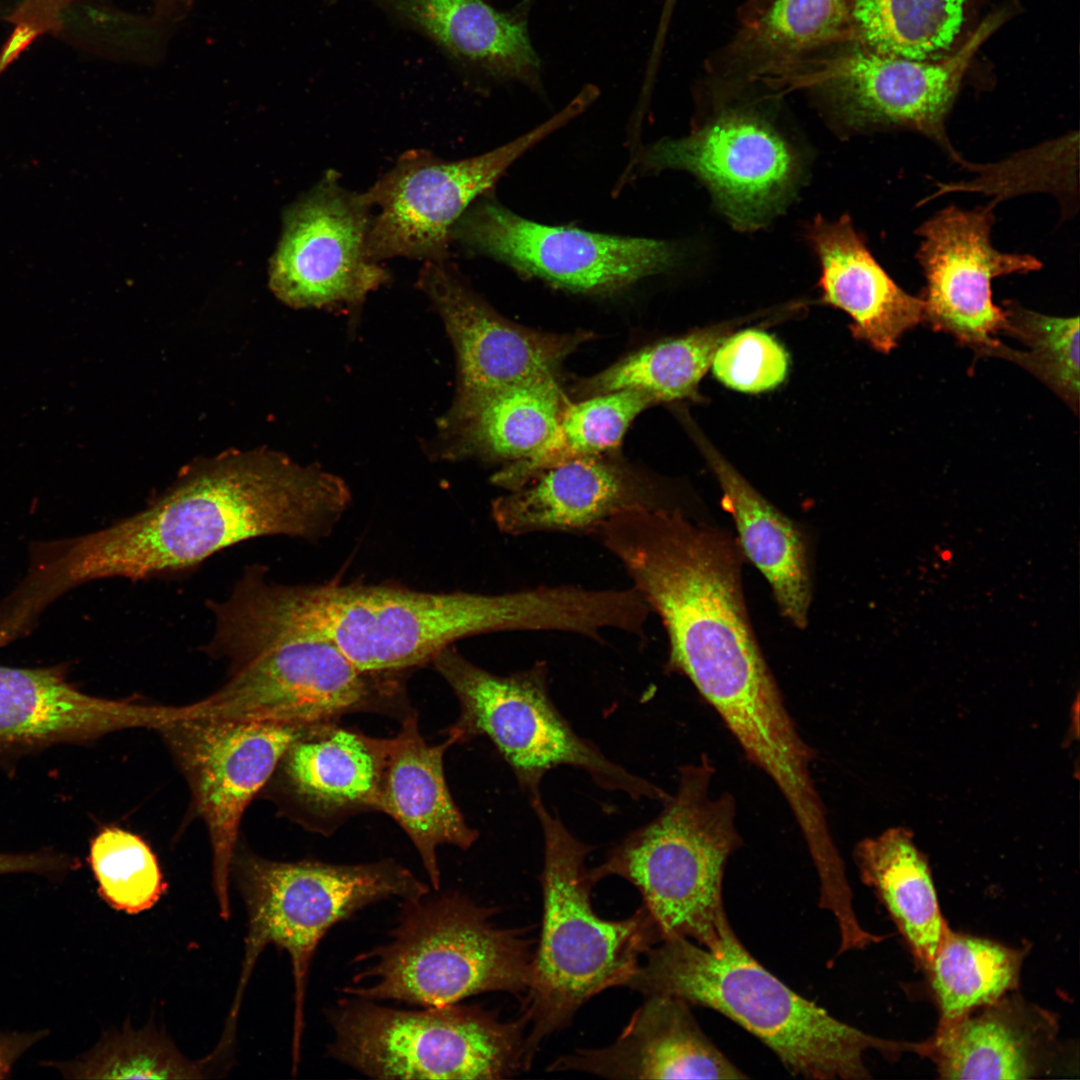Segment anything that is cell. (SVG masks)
Listing matches in <instances>:
<instances>
[{
    "label": "cell",
    "mask_w": 1080,
    "mask_h": 1080,
    "mask_svg": "<svg viewBox=\"0 0 1080 1080\" xmlns=\"http://www.w3.org/2000/svg\"><path fill=\"white\" fill-rule=\"evenodd\" d=\"M352 504L338 475L261 448L185 467L147 506L95 532L33 543L23 589L39 608L105 578L144 580L191 570L264 536L327 538Z\"/></svg>",
    "instance_id": "1"
},
{
    "label": "cell",
    "mask_w": 1080,
    "mask_h": 1080,
    "mask_svg": "<svg viewBox=\"0 0 1080 1080\" xmlns=\"http://www.w3.org/2000/svg\"><path fill=\"white\" fill-rule=\"evenodd\" d=\"M243 598L258 614L327 637L366 672H402L475 635L573 633L583 617L580 594L568 584L497 594L428 592L387 584H278L259 570L246 578Z\"/></svg>",
    "instance_id": "2"
},
{
    "label": "cell",
    "mask_w": 1080,
    "mask_h": 1080,
    "mask_svg": "<svg viewBox=\"0 0 1080 1080\" xmlns=\"http://www.w3.org/2000/svg\"><path fill=\"white\" fill-rule=\"evenodd\" d=\"M626 986L710 1008L765 1044L794 1076L819 1080L871 1077L864 1057L920 1054L923 1043L894 1041L842 1022L767 970L729 929L716 948L671 936L650 948Z\"/></svg>",
    "instance_id": "3"
},
{
    "label": "cell",
    "mask_w": 1080,
    "mask_h": 1080,
    "mask_svg": "<svg viewBox=\"0 0 1080 1080\" xmlns=\"http://www.w3.org/2000/svg\"><path fill=\"white\" fill-rule=\"evenodd\" d=\"M543 834L540 883L542 928L534 951L529 984L522 998L529 1032L528 1070L542 1043L570 1025L589 999L606 989L626 986L640 959L663 937L641 905L621 920L601 918L593 909L595 883L587 867L592 846L576 838L551 813L541 795L530 799Z\"/></svg>",
    "instance_id": "4"
},
{
    "label": "cell",
    "mask_w": 1080,
    "mask_h": 1080,
    "mask_svg": "<svg viewBox=\"0 0 1080 1080\" xmlns=\"http://www.w3.org/2000/svg\"><path fill=\"white\" fill-rule=\"evenodd\" d=\"M214 633L207 652L229 660L225 683L185 705L186 717L260 719L313 725L385 702L398 672L357 668L327 637L229 600L208 602Z\"/></svg>",
    "instance_id": "5"
},
{
    "label": "cell",
    "mask_w": 1080,
    "mask_h": 1080,
    "mask_svg": "<svg viewBox=\"0 0 1080 1080\" xmlns=\"http://www.w3.org/2000/svg\"><path fill=\"white\" fill-rule=\"evenodd\" d=\"M714 772L706 754L680 767L677 789L662 811L590 868L595 884L617 876L634 885L663 939L683 937L707 949L716 948L732 928L723 905V877L730 856L743 844L732 794H709Z\"/></svg>",
    "instance_id": "6"
},
{
    "label": "cell",
    "mask_w": 1080,
    "mask_h": 1080,
    "mask_svg": "<svg viewBox=\"0 0 1080 1080\" xmlns=\"http://www.w3.org/2000/svg\"><path fill=\"white\" fill-rule=\"evenodd\" d=\"M426 897L403 901L389 941L356 959L370 965L346 995L439 1007L485 992L524 994L534 955L527 929L496 926L495 908L458 892Z\"/></svg>",
    "instance_id": "7"
},
{
    "label": "cell",
    "mask_w": 1080,
    "mask_h": 1080,
    "mask_svg": "<svg viewBox=\"0 0 1080 1080\" xmlns=\"http://www.w3.org/2000/svg\"><path fill=\"white\" fill-rule=\"evenodd\" d=\"M238 880L248 926L245 954L226 1025L234 1028L243 993L262 951L273 944L291 960L294 979L292 1071L300 1060L308 971L317 946L340 921L370 904L397 897L413 901L429 887L394 860L338 865L314 860H238Z\"/></svg>",
    "instance_id": "8"
},
{
    "label": "cell",
    "mask_w": 1080,
    "mask_h": 1080,
    "mask_svg": "<svg viewBox=\"0 0 1080 1080\" xmlns=\"http://www.w3.org/2000/svg\"><path fill=\"white\" fill-rule=\"evenodd\" d=\"M328 1055L377 1079H504L525 1068L528 1023L477 1006L401 1010L349 996L326 1011Z\"/></svg>",
    "instance_id": "9"
},
{
    "label": "cell",
    "mask_w": 1080,
    "mask_h": 1080,
    "mask_svg": "<svg viewBox=\"0 0 1080 1080\" xmlns=\"http://www.w3.org/2000/svg\"><path fill=\"white\" fill-rule=\"evenodd\" d=\"M431 663L460 704V716L449 735L456 743L487 737L529 800L541 795L540 784L547 772L560 766L581 769L601 788L624 792L634 800L648 798L663 804L670 798L665 790L607 758L573 729L550 695L544 661L498 675L450 645Z\"/></svg>",
    "instance_id": "10"
},
{
    "label": "cell",
    "mask_w": 1080,
    "mask_h": 1080,
    "mask_svg": "<svg viewBox=\"0 0 1080 1080\" xmlns=\"http://www.w3.org/2000/svg\"><path fill=\"white\" fill-rule=\"evenodd\" d=\"M1007 13L989 15L950 54L934 60L882 55L856 46L824 59L788 60L767 68L761 80L775 89L814 88L829 96L852 131L909 129L935 141L971 171L953 148L946 118L979 48Z\"/></svg>",
    "instance_id": "11"
},
{
    "label": "cell",
    "mask_w": 1080,
    "mask_h": 1080,
    "mask_svg": "<svg viewBox=\"0 0 1080 1080\" xmlns=\"http://www.w3.org/2000/svg\"><path fill=\"white\" fill-rule=\"evenodd\" d=\"M587 108L575 97L562 111L495 150L447 161L424 149L403 153L392 169L363 192L370 210V260L406 257L448 260L451 232L464 212L528 149Z\"/></svg>",
    "instance_id": "12"
},
{
    "label": "cell",
    "mask_w": 1080,
    "mask_h": 1080,
    "mask_svg": "<svg viewBox=\"0 0 1080 1080\" xmlns=\"http://www.w3.org/2000/svg\"><path fill=\"white\" fill-rule=\"evenodd\" d=\"M314 725V724H313ZM311 725L260 719L182 717L159 729L190 786L212 850L220 915L230 916L229 880L243 814Z\"/></svg>",
    "instance_id": "13"
},
{
    "label": "cell",
    "mask_w": 1080,
    "mask_h": 1080,
    "mask_svg": "<svg viewBox=\"0 0 1080 1080\" xmlns=\"http://www.w3.org/2000/svg\"><path fill=\"white\" fill-rule=\"evenodd\" d=\"M452 241L523 273L584 293H611L674 267L682 250L670 241L542 225L499 204H472Z\"/></svg>",
    "instance_id": "14"
},
{
    "label": "cell",
    "mask_w": 1080,
    "mask_h": 1080,
    "mask_svg": "<svg viewBox=\"0 0 1080 1080\" xmlns=\"http://www.w3.org/2000/svg\"><path fill=\"white\" fill-rule=\"evenodd\" d=\"M370 210L328 171L284 214L269 285L293 308L357 307L390 275L366 253Z\"/></svg>",
    "instance_id": "15"
},
{
    "label": "cell",
    "mask_w": 1080,
    "mask_h": 1080,
    "mask_svg": "<svg viewBox=\"0 0 1080 1080\" xmlns=\"http://www.w3.org/2000/svg\"><path fill=\"white\" fill-rule=\"evenodd\" d=\"M654 170L679 169L709 189L737 229L757 230L791 201L801 176L798 151L752 110L727 109L680 139H663L643 156Z\"/></svg>",
    "instance_id": "16"
},
{
    "label": "cell",
    "mask_w": 1080,
    "mask_h": 1080,
    "mask_svg": "<svg viewBox=\"0 0 1080 1080\" xmlns=\"http://www.w3.org/2000/svg\"><path fill=\"white\" fill-rule=\"evenodd\" d=\"M995 203L973 210L949 206L916 230V258L926 279L924 320L961 344L991 356L1006 331V313L992 301L996 277L1041 268L1032 255L1003 253L990 240Z\"/></svg>",
    "instance_id": "17"
},
{
    "label": "cell",
    "mask_w": 1080,
    "mask_h": 1080,
    "mask_svg": "<svg viewBox=\"0 0 1080 1080\" xmlns=\"http://www.w3.org/2000/svg\"><path fill=\"white\" fill-rule=\"evenodd\" d=\"M417 287L442 320L454 348L457 388L493 389L558 376L564 360L592 334H557L520 326L492 309L444 261H426Z\"/></svg>",
    "instance_id": "18"
},
{
    "label": "cell",
    "mask_w": 1080,
    "mask_h": 1080,
    "mask_svg": "<svg viewBox=\"0 0 1080 1080\" xmlns=\"http://www.w3.org/2000/svg\"><path fill=\"white\" fill-rule=\"evenodd\" d=\"M679 506L646 473L610 454L574 459L534 476L491 502L499 531L511 536L558 532L590 536L631 509Z\"/></svg>",
    "instance_id": "19"
},
{
    "label": "cell",
    "mask_w": 1080,
    "mask_h": 1080,
    "mask_svg": "<svg viewBox=\"0 0 1080 1080\" xmlns=\"http://www.w3.org/2000/svg\"><path fill=\"white\" fill-rule=\"evenodd\" d=\"M169 717L168 706L83 693L68 681L64 665L0 666V764L124 729H158Z\"/></svg>",
    "instance_id": "20"
},
{
    "label": "cell",
    "mask_w": 1080,
    "mask_h": 1080,
    "mask_svg": "<svg viewBox=\"0 0 1080 1080\" xmlns=\"http://www.w3.org/2000/svg\"><path fill=\"white\" fill-rule=\"evenodd\" d=\"M547 1070L608 1079L747 1078L702 1031L691 1005L659 994L645 997L613 1043L561 1055Z\"/></svg>",
    "instance_id": "21"
},
{
    "label": "cell",
    "mask_w": 1080,
    "mask_h": 1080,
    "mask_svg": "<svg viewBox=\"0 0 1080 1080\" xmlns=\"http://www.w3.org/2000/svg\"><path fill=\"white\" fill-rule=\"evenodd\" d=\"M1057 1018L1006 994L953 1021L938 1023L924 1055L943 1079H1032L1056 1069Z\"/></svg>",
    "instance_id": "22"
},
{
    "label": "cell",
    "mask_w": 1080,
    "mask_h": 1080,
    "mask_svg": "<svg viewBox=\"0 0 1080 1080\" xmlns=\"http://www.w3.org/2000/svg\"><path fill=\"white\" fill-rule=\"evenodd\" d=\"M569 403L558 376L493 389L456 390L425 449L433 459L446 461L478 459L505 465L521 461L550 439Z\"/></svg>",
    "instance_id": "23"
},
{
    "label": "cell",
    "mask_w": 1080,
    "mask_h": 1080,
    "mask_svg": "<svg viewBox=\"0 0 1080 1080\" xmlns=\"http://www.w3.org/2000/svg\"><path fill=\"white\" fill-rule=\"evenodd\" d=\"M806 238L818 257L823 301L846 312L853 336L888 353L924 320V301L899 287L866 246L849 215L816 216Z\"/></svg>",
    "instance_id": "24"
},
{
    "label": "cell",
    "mask_w": 1080,
    "mask_h": 1080,
    "mask_svg": "<svg viewBox=\"0 0 1080 1080\" xmlns=\"http://www.w3.org/2000/svg\"><path fill=\"white\" fill-rule=\"evenodd\" d=\"M454 743L449 735L443 743L429 745L419 732L417 716L404 719L398 735L390 739L378 805L407 833L436 891L441 885L436 848L451 844L466 850L479 836L465 821L445 781L443 756Z\"/></svg>",
    "instance_id": "25"
},
{
    "label": "cell",
    "mask_w": 1080,
    "mask_h": 1080,
    "mask_svg": "<svg viewBox=\"0 0 1080 1080\" xmlns=\"http://www.w3.org/2000/svg\"><path fill=\"white\" fill-rule=\"evenodd\" d=\"M389 749L390 739L318 723L290 745L278 768L295 798L313 812L378 810Z\"/></svg>",
    "instance_id": "26"
},
{
    "label": "cell",
    "mask_w": 1080,
    "mask_h": 1080,
    "mask_svg": "<svg viewBox=\"0 0 1080 1080\" xmlns=\"http://www.w3.org/2000/svg\"><path fill=\"white\" fill-rule=\"evenodd\" d=\"M701 447L734 520L742 554L768 581L782 615L795 627H806L811 579L801 531L716 450L704 441Z\"/></svg>",
    "instance_id": "27"
},
{
    "label": "cell",
    "mask_w": 1080,
    "mask_h": 1080,
    "mask_svg": "<svg viewBox=\"0 0 1080 1080\" xmlns=\"http://www.w3.org/2000/svg\"><path fill=\"white\" fill-rule=\"evenodd\" d=\"M455 57L499 78L538 81L540 62L519 15L483 0H385Z\"/></svg>",
    "instance_id": "28"
},
{
    "label": "cell",
    "mask_w": 1080,
    "mask_h": 1080,
    "mask_svg": "<svg viewBox=\"0 0 1080 1080\" xmlns=\"http://www.w3.org/2000/svg\"><path fill=\"white\" fill-rule=\"evenodd\" d=\"M855 864L925 970L949 928L941 914L930 867L905 828H890L856 844Z\"/></svg>",
    "instance_id": "29"
},
{
    "label": "cell",
    "mask_w": 1080,
    "mask_h": 1080,
    "mask_svg": "<svg viewBox=\"0 0 1080 1080\" xmlns=\"http://www.w3.org/2000/svg\"><path fill=\"white\" fill-rule=\"evenodd\" d=\"M654 404L649 395L633 389L569 403L550 439L531 457L504 465L491 482L509 491L559 464L614 453L634 419Z\"/></svg>",
    "instance_id": "30"
},
{
    "label": "cell",
    "mask_w": 1080,
    "mask_h": 1080,
    "mask_svg": "<svg viewBox=\"0 0 1080 1080\" xmlns=\"http://www.w3.org/2000/svg\"><path fill=\"white\" fill-rule=\"evenodd\" d=\"M969 0H852L850 41L882 55L934 60L950 54Z\"/></svg>",
    "instance_id": "31"
},
{
    "label": "cell",
    "mask_w": 1080,
    "mask_h": 1080,
    "mask_svg": "<svg viewBox=\"0 0 1080 1080\" xmlns=\"http://www.w3.org/2000/svg\"><path fill=\"white\" fill-rule=\"evenodd\" d=\"M1026 950L948 928L925 971L939 1023L989 1005L1018 986Z\"/></svg>",
    "instance_id": "32"
},
{
    "label": "cell",
    "mask_w": 1080,
    "mask_h": 1080,
    "mask_svg": "<svg viewBox=\"0 0 1080 1080\" xmlns=\"http://www.w3.org/2000/svg\"><path fill=\"white\" fill-rule=\"evenodd\" d=\"M729 324L698 329L638 350L573 387L578 397L633 389L658 404L696 398L717 348L730 334Z\"/></svg>",
    "instance_id": "33"
},
{
    "label": "cell",
    "mask_w": 1080,
    "mask_h": 1080,
    "mask_svg": "<svg viewBox=\"0 0 1080 1080\" xmlns=\"http://www.w3.org/2000/svg\"><path fill=\"white\" fill-rule=\"evenodd\" d=\"M1004 310L1006 332L1027 348L1014 350L1003 343L991 356L1015 362L1038 377L1073 410L1079 406V318L1053 317L1009 303Z\"/></svg>",
    "instance_id": "34"
},
{
    "label": "cell",
    "mask_w": 1080,
    "mask_h": 1080,
    "mask_svg": "<svg viewBox=\"0 0 1080 1080\" xmlns=\"http://www.w3.org/2000/svg\"><path fill=\"white\" fill-rule=\"evenodd\" d=\"M849 4V0H775L748 24L741 46L769 57L773 64L849 41Z\"/></svg>",
    "instance_id": "35"
},
{
    "label": "cell",
    "mask_w": 1080,
    "mask_h": 1080,
    "mask_svg": "<svg viewBox=\"0 0 1080 1080\" xmlns=\"http://www.w3.org/2000/svg\"><path fill=\"white\" fill-rule=\"evenodd\" d=\"M88 862L101 898L113 909H151L167 888L156 855L139 835L104 826L90 841Z\"/></svg>",
    "instance_id": "36"
},
{
    "label": "cell",
    "mask_w": 1080,
    "mask_h": 1080,
    "mask_svg": "<svg viewBox=\"0 0 1080 1080\" xmlns=\"http://www.w3.org/2000/svg\"><path fill=\"white\" fill-rule=\"evenodd\" d=\"M212 1059L192 1062L152 1030L128 1027L103 1039L86 1055L54 1066L69 1078L81 1079H195L202 1078Z\"/></svg>",
    "instance_id": "37"
},
{
    "label": "cell",
    "mask_w": 1080,
    "mask_h": 1080,
    "mask_svg": "<svg viewBox=\"0 0 1080 1080\" xmlns=\"http://www.w3.org/2000/svg\"><path fill=\"white\" fill-rule=\"evenodd\" d=\"M788 363L787 352L774 337L746 329L723 340L711 368L725 386L744 393H760L784 381Z\"/></svg>",
    "instance_id": "38"
},
{
    "label": "cell",
    "mask_w": 1080,
    "mask_h": 1080,
    "mask_svg": "<svg viewBox=\"0 0 1080 1080\" xmlns=\"http://www.w3.org/2000/svg\"><path fill=\"white\" fill-rule=\"evenodd\" d=\"M73 0H23L10 21L12 34L8 38L1 58L11 63L38 36L59 26L63 8ZM170 1V0H161Z\"/></svg>",
    "instance_id": "39"
},
{
    "label": "cell",
    "mask_w": 1080,
    "mask_h": 1080,
    "mask_svg": "<svg viewBox=\"0 0 1080 1080\" xmlns=\"http://www.w3.org/2000/svg\"><path fill=\"white\" fill-rule=\"evenodd\" d=\"M45 1035V1031L0 1034V1079L7 1078L16 1061Z\"/></svg>",
    "instance_id": "40"
},
{
    "label": "cell",
    "mask_w": 1080,
    "mask_h": 1080,
    "mask_svg": "<svg viewBox=\"0 0 1080 1080\" xmlns=\"http://www.w3.org/2000/svg\"><path fill=\"white\" fill-rule=\"evenodd\" d=\"M675 2H676V0H665L663 10H662L663 13L671 14L673 12Z\"/></svg>",
    "instance_id": "41"
},
{
    "label": "cell",
    "mask_w": 1080,
    "mask_h": 1080,
    "mask_svg": "<svg viewBox=\"0 0 1080 1080\" xmlns=\"http://www.w3.org/2000/svg\"><path fill=\"white\" fill-rule=\"evenodd\" d=\"M3 864H4V861H3V857H2V855L0 854V873H1V872H2V870H3Z\"/></svg>",
    "instance_id": "42"
}]
</instances>
